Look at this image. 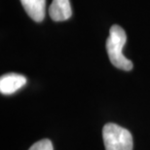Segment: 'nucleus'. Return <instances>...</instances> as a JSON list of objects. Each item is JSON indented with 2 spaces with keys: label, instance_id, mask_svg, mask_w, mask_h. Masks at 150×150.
<instances>
[{
  "label": "nucleus",
  "instance_id": "obj_3",
  "mask_svg": "<svg viewBox=\"0 0 150 150\" xmlns=\"http://www.w3.org/2000/svg\"><path fill=\"white\" fill-rule=\"evenodd\" d=\"M26 84V78L22 74L7 73L0 78V92L4 95H11L23 88Z\"/></svg>",
  "mask_w": 150,
  "mask_h": 150
},
{
  "label": "nucleus",
  "instance_id": "obj_1",
  "mask_svg": "<svg viewBox=\"0 0 150 150\" xmlns=\"http://www.w3.org/2000/svg\"><path fill=\"white\" fill-rule=\"evenodd\" d=\"M127 42V35L120 25H114L110 28L109 36L106 40V51L111 64L120 69L130 71L133 62L123 55V47Z\"/></svg>",
  "mask_w": 150,
  "mask_h": 150
},
{
  "label": "nucleus",
  "instance_id": "obj_5",
  "mask_svg": "<svg viewBox=\"0 0 150 150\" xmlns=\"http://www.w3.org/2000/svg\"><path fill=\"white\" fill-rule=\"evenodd\" d=\"M21 3L34 22L40 23L44 20L46 0H21Z\"/></svg>",
  "mask_w": 150,
  "mask_h": 150
},
{
  "label": "nucleus",
  "instance_id": "obj_4",
  "mask_svg": "<svg viewBox=\"0 0 150 150\" xmlns=\"http://www.w3.org/2000/svg\"><path fill=\"white\" fill-rule=\"evenodd\" d=\"M51 19L55 22H64L72 16L69 0H53L49 8Z\"/></svg>",
  "mask_w": 150,
  "mask_h": 150
},
{
  "label": "nucleus",
  "instance_id": "obj_6",
  "mask_svg": "<svg viewBox=\"0 0 150 150\" xmlns=\"http://www.w3.org/2000/svg\"><path fill=\"white\" fill-rule=\"evenodd\" d=\"M28 150H54L52 142L49 139H41L35 142Z\"/></svg>",
  "mask_w": 150,
  "mask_h": 150
},
{
  "label": "nucleus",
  "instance_id": "obj_2",
  "mask_svg": "<svg viewBox=\"0 0 150 150\" xmlns=\"http://www.w3.org/2000/svg\"><path fill=\"white\" fill-rule=\"evenodd\" d=\"M105 150H133V137L127 129L108 123L103 130Z\"/></svg>",
  "mask_w": 150,
  "mask_h": 150
}]
</instances>
